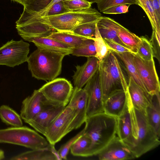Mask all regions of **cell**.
<instances>
[{"mask_svg": "<svg viewBox=\"0 0 160 160\" xmlns=\"http://www.w3.org/2000/svg\"><path fill=\"white\" fill-rule=\"evenodd\" d=\"M104 102L113 93L127 91L128 82L118 57L110 50L98 68Z\"/></svg>", "mask_w": 160, "mask_h": 160, "instance_id": "obj_4", "label": "cell"}, {"mask_svg": "<svg viewBox=\"0 0 160 160\" xmlns=\"http://www.w3.org/2000/svg\"><path fill=\"white\" fill-rule=\"evenodd\" d=\"M102 16L95 8H89L80 11L69 12L61 14L36 18L22 25L36 22L48 25L57 32H71L77 26L97 21Z\"/></svg>", "mask_w": 160, "mask_h": 160, "instance_id": "obj_5", "label": "cell"}, {"mask_svg": "<svg viewBox=\"0 0 160 160\" xmlns=\"http://www.w3.org/2000/svg\"><path fill=\"white\" fill-rule=\"evenodd\" d=\"M39 89L49 101L66 106L69 102L73 88L67 80L58 78L49 81Z\"/></svg>", "mask_w": 160, "mask_h": 160, "instance_id": "obj_9", "label": "cell"}, {"mask_svg": "<svg viewBox=\"0 0 160 160\" xmlns=\"http://www.w3.org/2000/svg\"><path fill=\"white\" fill-rule=\"evenodd\" d=\"M116 24L117 35L119 39L126 47L136 53L141 42L140 37L117 22Z\"/></svg>", "mask_w": 160, "mask_h": 160, "instance_id": "obj_23", "label": "cell"}, {"mask_svg": "<svg viewBox=\"0 0 160 160\" xmlns=\"http://www.w3.org/2000/svg\"><path fill=\"white\" fill-rule=\"evenodd\" d=\"M84 134L91 140L88 157L97 155L117 135V118L104 112L87 118Z\"/></svg>", "mask_w": 160, "mask_h": 160, "instance_id": "obj_2", "label": "cell"}, {"mask_svg": "<svg viewBox=\"0 0 160 160\" xmlns=\"http://www.w3.org/2000/svg\"><path fill=\"white\" fill-rule=\"evenodd\" d=\"M85 85L83 89L88 96L87 118L104 112V101L98 69Z\"/></svg>", "mask_w": 160, "mask_h": 160, "instance_id": "obj_11", "label": "cell"}, {"mask_svg": "<svg viewBox=\"0 0 160 160\" xmlns=\"http://www.w3.org/2000/svg\"><path fill=\"white\" fill-rule=\"evenodd\" d=\"M127 92L133 106L145 113L152 95L137 84L130 77L128 78Z\"/></svg>", "mask_w": 160, "mask_h": 160, "instance_id": "obj_17", "label": "cell"}, {"mask_svg": "<svg viewBox=\"0 0 160 160\" xmlns=\"http://www.w3.org/2000/svg\"><path fill=\"white\" fill-rule=\"evenodd\" d=\"M160 93L152 95L151 100L145 110V114L151 126L158 136L160 135Z\"/></svg>", "mask_w": 160, "mask_h": 160, "instance_id": "obj_21", "label": "cell"}, {"mask_svg": "<svg viewBox=\"0 0 160 160\" xmlns=\"http://www.w3.org/2000/svg\"><path fill=\"white\" fill-rule=\"evenodd\" d=\"M127 96L132 128L130 136L123 142L138 158L158 147L160 137L149 123L145 112L133 106L127 91Z\"/></svg>", "mask_w": 160, "mask_h": 160, "instance_id": "obj_1", "label": "cell"}, {"mask_svg": "<svg viewBox=\"0 0 160 160\" xmlns=\"http://www.w3.org/2000/svg\"><path fill=\"white\" fill-rule=\"evenodd\" d=\"M93 40L96 52L95 57L99 61H101L106 56L110 50L101 36L97 27Z\"/></svg>", "mask_w": 160, "mask_h": 160, "instance_id": "obj_31", "label": "cell"}, {"mask_svg": "<svg viewBox=\"0 0 160 160\" xmlns=\"http://www.w3.org/2000/svg\"><path fill=\"white\" fill-rule=\"evenodd\" d=\"M59 105L48 101L39 90H35L32 94L22 102L20 116L25 122L32 119L41 112Z\"/></svg>", "mask_w": 160, "mask_h": 160, "instance_id": "obj_12", "label": "cell"}, {"mask_svg": "<svg viewBox=\"0 0 160 160\" xmlns=\"http://www.w3.org/2000/svg\"><path fill=\"white\" fill-rule=\"evenodd\" d=\"M12 1L17 2L18 3H19L23 6L24 5V2L26 0H11Z\"/></svg>", "mask_w": 160, "mask_h": 160, "instance_id": "obj_43", "label": "cell"}, {"mask_svg": "<svg viewBox=\"0 0 160 160\" xmlns=\"http://www.w3.org/2000/svg\"><path fill=\"white\" fill-rule=\"evenodd\" d=\"M29 46L22 39L8 41L0 48V65L13 68L26 62Z\"/></svg>", "mask_w": 160, "mask_h": 160, "instance_id": "obj_7", "label": "cell"}, {"mask_svg": "<svg viewBox=\"0 0 160 160\" xmlns=\"http://www.w3.org/2000/svg\"><path fill=\"white\" fill-rule=\"evenodd\" d=\"M141 42L136 54L142 59L150 60L153 59V51L151 43L145 37H140Z\"/></svg>", "mask_w": 160, "mask_h": 160, "instance_id": "obj_33", "label": "cell"}, {"mask_svg": "<svg viewBox=\"0 0 160 160\" xmlns=\"http://www.w3.org/2000/svg\"><path fill=\"white\" fill-rule=\"evenodd\" d=\"M149 41L152 48L153 57L155 58L160 63V37L157 36L155 32L152 31L151 38Z\"/></svg>", "mask_w": 160, "mask_h": 160, "instance_id": "obj_38", "label": "cell"}, {"mask_svg": "<svg viewBox=\"0 0 160 160\" xmlns=\"http://www.w3.org/2000/svg\"><path fill=\"white\" fill-rule=\"evenodd\" d=\"M98 9L101 12L111 7L124 5H139L138 0H99L96 2Z\"/></svg>", "mask_w": 160, "mask_h": 160, "instance_id": "obj_34", "label": "cell"}, {"mask_svg": "<svg viewBox=\"0 0 160 160\" xmlns=\"http://www.w3.org/2000/svg\"><path fill=\"white\" fill-rule=\"evenodd\" d=\"M117 135L124 142L129 137L131 131V119L127 106L124 112L117 118Z\"/></svg>", "mask_w": 160, "mask_h": 160, "instance_id": "obj_25", "label": "cell"}, {"mask_svg": "<svg viewBox=\"0 0 160 160\" xmlns=\"http://www.w3.org/2000/svg\"><path fill=\"white\" fill-rule=\"evenodd\" d=\"M24 40L33 42L37 48H40L62 53L71 54L73 47L47 37L22 36Z\"/></svg>", "mask_w": 160, "mask_h": 160, "instance_id": "obj_19", "label": "cell"}, {"mask_svg": "<svg viewBox=\"0 0 160 160\" xmlns=\"http://www.w3.org/2000/svg\"><path fill=\"white\" fill-rule=\"evenodd\" d=\"M91 144L90 138L84 133L72 144L70 148L71 153L75 156L88 157Z\"/></svg>", "mask_w": 160, "mask_h": 160, "instance_id": "obj_28", "label": "cell"}, {"mask_svg": "<svg viewBox=\"0 0 160 160\" xmlns=\"http://www.w3.org/2000/svg\"><path fill=\"white\" fill-rule=\"evenodd\" d=\"M97 155L100 160H123L136 158L117 136Z\"/></svg>", "mask_w": 160, "mask_h": 160, "instance_id": "obj_13", "label": "cell"}, {"mask_svg": "<svg viewBox=\"0 0 160 160\" xmlns=\"http://www.w3.org/2000/svg\"><path fill=\"white\" fill-rule=\"evenodd\" d=\"M62 0H53L51 3L44 9L37 12L28 13L23 12L19 19L16 22H20L38 17L48 11L55 3Z\"/></svg>", "mask_w": 160, "mask_h": 160, "instance_id": "obj_37", "label": "cell"}, {"mask_svg": "<svg viewBox=\"0 0 160 160\" xmlns=\"http://www.w3.org/2000/svg\"><path fill=\"white\" fill-rule=\"evenodd\" d=\"M64 6L69 12L80 11L91 7L92 3L86 0H63Z\"/></svg>", "mask_w": 160, "mask_h": 160, "instance_id": "obj_35", "label": "cell"}, {"mask_svg": "<svg viewBox=\"0 0 160 160\" xmlns=\"http://www.w3.org/2000/svg\"><path fill=\"white\" fill-rule=\"evenodd\" d=\"M97 22L80 24L76 27L71 32L86 38H94L97 27Z\"/></svg>", "mask_w": 160, "mask_h": 160, "instance_id": "obj_32", "label": "cell"}, {"mask_svg": "<svg viewBox=\"0 0 160 160\" xmlns=\"http://www.w3.org/2000/svg\"><path fill=\"white\" fill-rule=\"evenodd\" d=\"M84 133V129L72 138L66 143L62 145L57 151L58 153L62 159H67V157L72 144Z\"/></svg>", "mask_w": 160, "mask_h": 160, "instance_id": "obj_36", "label": "cell"}, {"mask_svg": "<svg viewBox=\"0 0 160 160\" xmlns=\"http://www.w3.org/2000/svg\"><path fill=\"white\" fill-rule=\"evenodd\" d=\"M158 21L160 23V0H151Z\"/></svg>", "mask_w": 160, "mask_h": 160, "instance_id": "obj_41", "label": "cell"}, {"mask_svg": "<svg viewBox=\"0 0 160 160\" xmlns=\"http://www.w3.org/2000/svg\"><path fill=\"white\" fill-rule=\"evenodd\" d=\"M96 25L101 36L103 39L112 40L126 47L118 37L116 21L114 20L102 16L97 21Z\"/></svg>", "mask_w": 160, "mask_h": 160, "instance_id": "obj_22", "label": "cell"}, {"mask_svg": "<svg viewBox=\"0 0 160 160\" xmlns=\"http://www.w3.org/2000/svg\"><path fill=\"white\" fill-rule=\"evenodd\" d=\"M71 54L78 57H95L96 52L93 38H87L80 46L73 48Z\"/></svg>", "mask_w": 160, "mask_h": 160, "instance_id": "obj_29", "label": "cell"}, {"mask_svg": "<svg viewBox=\"0 0 160 160\" xmlns=\"http://www.w3.org/2000/svg\"><path fill=\"white\" fill-rule=\"evenodd\" d=\"M77 114L72 107L68 104L65 107L44 135L50 144L54 146L71 131V125Z\"/></svg>", "mask_w": 160, "mask_h": 160, "instance_id": "obj_8", "label": "cell"}, {"mask_svg": "<svg viewBox=\"0 0 160 160\" xmlns=\"http://www.w3.org/2000/svg\"><path fill=\"white\" fill-rule=\"evenodd\" d=\"M87 58L83 65L76 67V71L72 76L75 87L82 88L98 69L100 61L96 57H89Z\"/></svg>", "mask_w": 160, "mask_h": 160, "instance_id": "obj_16", "label": "cell"}, {"mask_svg": "<svg viewBox=\"0 0 160 160\" xmlns=\"http://www.w3.org/2000/svg\"><path fill=\"white\" fill-rule=\"evenodd\" d=\"M130 5H118L108 8L102 12L107 14H117L125 13L128 12Z\"/></svg>", "mask_w": 160, "mask_h": 160, "instance_id": "obj_40", "label": "cell"}, {"mask_svg": "<svg viewBox=\"0 0 160 160\" xmlns=\"http://www.w3.org/2000/svg\"><path fill=\"white\" fill-rule=\"evenodd\" d=\"M47 37L57 40L73 48L81 45L87 38L72 32L56 31L52 32Z\"/></svg>", "mask_w": 160, "mask_h": 160, "instance_id": "obj_26", "label": "cell"}, {"mask_svg": "<svg viewBox=\"0 0 160 160\" xmlns=\"http://www.w3.org/2000/svg\"><path fill=\"white\" fill-rule=\"evenodd\" d=\"M139 6L143 10L148 18L152 31L160 34V23L157 21L151 0H138Z\"/></svg>", "mask_w": 160, "mask_h": 160, "instance_id": "obj_30", "label": "cell"}, {"mask_svg": "<svg viewBox=\"0 0 160 160\" xmlns=\"http://www.w3.org/2000/svg\"><path fill=\"white\" fill-rule=\"evenodd\" d=\"M133 60L146 91L152 95L160 93V82L153 59L144 60L133 53Z\"/></svg>", "mask_w": 160, "mask_h": 160, "instance_id": "obj_10", "label": "cell"}, {"mask_svg": "<svg viewBox=\"0 0 160 160\" xmlns=\"http://www.w3.org/2000/svg\"><path fill=\"white\" fill-rule=\"evenodd\" d=\"M0 143L15 144L32 149L53 146L35 131L22 126L0 129Z\"/></svg>", "mask_w": 160, "mask_h": 160, "instance_id": "obj_6", "label": "cell"}, {"mask_svg": "<svg viewBox=\"0 0 160 160\" xmlns=\"http://www.w3.org/2000/svg\"><path fill=\"white\" fill-rule=\"evenodd\" d=\"M66 106H54L39 112L34 117L25 122L36 131L44 135L48 128Z\"/></svg>", "mask_w": 160, "mask_h": 160, "instance_id": "obj_15", "label": "cell"}, {"mask_svg": "<svg viewBox=\"0 0 160 160\" xmlns=\"http://www.w3.org/2000/svg\"><path fill=\"white\" fill-rule=\"evenodd\" d=\"M103 39L110 50L113 52L118 53L129 52L134 53L130 49L113 41L107 39Z\"/></svg>", "mask_w": 160, "mask_h": 160, "instance_id": "obj_39", "label": "cell"}, {"mask_svg": "<svg viewBox=\"0 0 160 160\" xmlns=\"http://www.w3.org/2000/svg\"><path fill=\"white\" fill-rule=\"evenodd\" d=\"M88 101V94L83 88L75 87L68 103L75 109L77 114L71 125V131L80 128L85 122Z\"/></svg>", "mask_w": 160, "mask_h": 160, "instance_id": "obj_14", "label": "cell"}, {"mask_svg": "<svg viewBox=\"0 0 160 160\" xmlns=\"http://www.w3.org/2000/svg\"><path fill=\"white\" fill-rule=\"evenodd\" d=\"M65 54L37 48L28 57L27 62L32 77L38 80L51 81L60 74Z\"/></svg>", "mask_w": 160, "mask_h": 160, "instance_id": "obj_3", "label": "cell"}, {"mask_svg": "<svg viewBox=\"0 0 160 160\" xmlns=\"http://www.w3.org/2000/svg\"><path fill=\"white\" fill-rule=\"evenodd\" d=\"M113 52L123 63L128 73V78H131L137 84L146 91L134 65L133 60V53L129 52L122 53Z\"/></svg>", "mask_w": 160, "mask_h": 160, "instance_id": "obj_24", "label": "cell"}, {"mask_svg": "<svg viewBox=\"0 0 160 160\" xmlns=\"http://www.w3.org/2000/svg\"><path fill=\"white\" fill-rule=\"evenodd\" d=\"M0 118L6 124L13 127H20L23 125L20 115L8 105H3L0 106Z\"/></svg>", "mask_w": 160, "mask_h": 160, "instance_id": "obj_27", "label": "cell"}, {"mask_svg": "<svg viewBox=\"0 0 160 160\" xmlns=\"http://www.w3.org/2000/svg\"><path fill=\"white\" fill-rule=\"evenodd\" d=\"M87 1L92 3H96L99 0H86Z\"/></svg>", "mask_w": 160, "mask_h": 160, "instance_id": "obj_44", "label": "cell"}, {"mask_svg": "<svg viewBox=\"0 0 160 160\" xmlns=\"http://www.w3.org/2000/svg\"><path fill=\"white\" fill-rule=\"evenodd\" d=\"M12 160H61L54 145L45 148L32 149L18 155L10 159Z\"/></svg>", "mask_w": 160, "mask_h": 160, "instance_id": "obj_20", "label": "cell"}, {"mask_svg": "<svg viewBox=\"0 0 160 160\" xmlns=\"http://www.w3.org/2000/svg\"><path fill=\"white\" fill-rule=\"evenodd\" d=\"M5 158L4 151L0 149V160L3 159Z\"/></svg>", "mask_w": 160, "mask_h": 160, "instance_id": "obj_42", "label": "cell"}, {"mask_svg": "<svg viewBox=\"0 0 160 160\" xmlns=\"http://www.w3.org/2000/svg\"><path fill=\"white\" fill-rule=\"evenodd\" d=\"M127 92L117 91L109 96L104 102V112L116 118L122 114L127 107Z\"/></svg>", "mask_w": 160, "mask_h": 160, "instance_id": "obj_18", "label": "cell"}]
</instances>
